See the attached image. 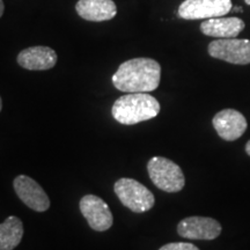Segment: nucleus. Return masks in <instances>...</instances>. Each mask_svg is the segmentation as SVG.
Returning <instances> with one entry per match:
<instances>
[{
    "instance_id": "f257e3e1",
    "label": "nucleus",
    "mask_w": 250,
    "mask_h": 250,
    "mask_svg": "<svg viewBox=\"0 0 250 250\" xmlns=\"http://www.w3.org/2000/svg\"><path fill=\"white\" fill-rule=\"evenodd\" d=\"M160 79V64L142 57L124 62L112 76V83L124 93H148L158 88Z\"/></svg>"
},
{
    "instance_id": "f03ea898",
    "label": "nucleus",
    "mask_w": 250,
    "mask_h": 250,
    "mask_svg": "<svg viewBox=\"0 0 250 250\" xmlns=\"http://www.w3.org/2000/svg\"><path fill=\"white\" fill-rule=\"evenodd\" d=\"M160 112V103L147 93H129L114 102L112 117L117 123L133 125L152 120Z\"/></svg>"
},
{
    "instance_id": "7ed1b4c3",
    "label": "nucleus",
    "mask_w": 250,
    "mask_h": 250,
    "mask_svg": "<svg viewBox=\"0 0 250 250\" xmlns=\"http://www.w3.org/2000/svg\"><path fill=\"white\" fill-rule=\"evenodd\" d=\"M149 179L156 188L166 192H179L186 186V177L181 167L162 156H154L147 164Z\"/></svg>"
},
{
    "instance_id": "20e7f679",
    "label": "nucleus",
    "mask_w": 250,
    "mask_h": 250,
    "mask_svg": "<svg viewBox=\"0 0 250 250\" xmlns=\"http://www.w3.org/2000/svg\"><path fill=\"white\" fill-rule=\"evenodd\" d=\"M114 191L122 204L134 213H145L155 204L151 190L133 179H120L115 183Z\"/></svg>"
},
{
    "instance_id": "39448f33",
    "label": "nucleus",
    "mask_w": 250,
    "mask_h": 250,
    "mask_svg": "<svg viewBox=\"0 0 250 250\" xmlns=\"http://www.w3.org/2000/svg\"><path fill=\"white\" fill-rule=\"evenodd\" d=\"M208 55L220 61L236 65L250 64V41L219 39L208 44Z\"/></svg>"
},
{
    "instance_id": "423d86ee",
    "label": "nucleus",
    "mask_w": 250,
    "mask_h": 250,
    "mask_svg": "<svg viewBox=\"0 0 250 250\" xmlns=\"http://www.w3.org/2000/svg\"><path fill=\"white\" fill-rule=\"evenodd\" d=\"M230 0H184L179 15L184 20H201L225 17L232 11Z\"/></svg>"
},
{
    "instance_id": "0eeeda50",
    "label": "nucleus",
    "mask_w": 250,
    "mask_h": 250,
    "mask_svg": "<svg viewBox=\"0 0 250 250\" xmlns=\"http://www.w3.org/2000/svg\"><path fill=\"white\" fill-rule=\"evenodd\" d=\"M79 208L89 227L96 232H105L114 224L110 208L101 197L95 195L83 196L80 199Z\"/></svg>"
},
{
    "instance_id": "6e6552de",
    "label": "nucleus",
    "mask_w": 250,
    "mask_h": 250,
    "mask_svg": "<svg viewBox=\"0 0 250 250\" xmlns=\"http://www.w3.org/2000/svg\"><path fill=\"white\" fill-rule=\"evenodd\" d=\"M221 225L213 218L189 217L184 218L177 225V233L184 239L214 240L221 234Z\"/></svg>"
},
{
    "instance_id": "1a4fd4ad",
    "label": "nucleus",
    "mask_w": 250,
    "mask_h": 250,
    "mask_svg": "<svg viewBox=\"0 0 250 250\" xmlns=\"http://www.w3.org/2000/svg\"><path fill=\"white\" fill-rule=\"evenodd\" d=\"M15 192L21 202L36 212H44L50 208V199L43 188L26 175H19L13 181Z\"/></svg>"
},
{
    "instance_id": "9d476101",
    "label": "nucleus",
    "mask_w": 250,
    "mask_h": 250,
    "mask_svg": "<svg viewBox=\"0 0 250 250\" xmlns=\"http://www.w3.org/2000/svg\"><path fill=\"white\" fill-rule=\"evenodd\" d=\"M212 124L219 137L226 142L239 139L248 126L246 117L235 109H224L219 111L213 117Z\"/></svg>"
},
{
    "instance_id": "9b49d317",
    "label": "nucleus",
    "mask_w": 250,
    "mask_h": 250,
    "mask_svg": "<svg viewBox=\"0 0 250 250\" xmlns=\"http://www.w3.org/2000/svg\"><path fill=\"white\" fill-rule=\"evenodd\" d=\"M57 54L49 46H30L18 55V64L29 71L50 70L57 64Z\"/></svg>"
},
{
    "instance_id": "f8f14e48",
    "label": "nucleus",
    "mask_w": 250,
    "mask_h": 250,
    "mask_svg": "<svg viewBox=\"0 0 250 250\" xmlns=\"http://www.w3.org/2000/svg\"><path fill=\"white\" fill-rule=\"evenodd\" d=\"M76 11L83 20L101 22L116 17L117 6L112 0H79Z\"/></svg>"
},
{
    "instance_id": "ddd939ff",
    "label": "nucleus",
    "mask_w": 250,
    "mask_h": 250,
    "mask_svg": "<svg viewBox=\"0 0 250 250\" xmlns=\"http://www.w3.org/2000/svg\"><path fill=\"white\" fill-rule=\"evenodd\" d=\"M246 24L239 18H212L201 24V31L206 36L218 39H235Z\"/></svg>"
},
{
    "instance_id": "4468645a",
    "label": "nucleus",
    "mask_w": 250,
    "mask_h": 250,
    "mask_svg": "<svg viewBox=\"0 0 250 250\" xmlns=\"http://www.w3.org/2000/svg\"><path fill=\"white\" fill-rule=\"evenodd\" d=\"M23 237V224L20 218L11 215L0 224V250H13Z\"/></svg>"
},
{
    "instance_id": "2eb2a0df",
    "label": "nucleus",
    "mask_w": 250,
    "mask_h": 250,
    "mask_svg": "<svg viewBox=\"0 0 250 250\" xmlns=\"http://www.w3.org/2000/svg\"><path fill=\"white\" fill-rule=\"evenodd\" d=\"M159 250H199L195 245L187 242H171L162 246Z\"/></svg>"
},
{
    "instance_id": "dca6fc26",
    "label": "nucleus",
    "mask_w": 250,
    "mask_h": 250,
    "mask_svg": "<svg viewBox=\"0 0 250 250\" xmlns=\"http://www.w3.org/2000/svg\"><path fill=\"white\" fill-rule=\"evenodd\" d=\"M4 11H5L4 1H2V0H0V18H1L2 14H4Z\"/></svg>"
},
{
    "instance_id": "f3484780",
    "label": "nucleus",
    "mask_w": 250,
    "mask_h": 250,
    "mask_svg": "<svg viewBox=\"0 0 250 250\" xmlns=\"http://www.w3.org/2000/svg\"><path fill=\"white\" fill-rule=\"evenodd\" d=\"M246 152H247V154L250 156V140L246 144Z\"/></svg>"
},
{
    "instance_id": "a211bd4d",
    "label": "nucleus",
    "mask_w": 250,
    "mask_h": 250,
    "mask_svg": "<svg viewBox=\"0 0 250 250\" xmlns=\"http://www.w3.org/2000/svg\"><path fill=\"white\" fill-rule=\"evenodd\" d=\"M1 109H2V100L0 98V111H1Z\"/></svg>"
},
{
    "instance_id": "6ab92c4d",
    "label": "nucleus",
    "mask_w": 250,
    "mask_h": 250,
    "mask_svg": "<svg viewBox=\"0 0 250 250\" xmlns=\"http://www.w3.org/2000/svg\"><path fill=\"white\" fill-rule=\"evenodd\" d=\"M245 1H246L247 5H250V0H245Z\"/></svg>"
}]
</instances>
